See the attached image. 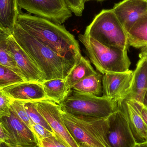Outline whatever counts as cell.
Returning a JSON list of instances; mask_svg holds the SVG:
<instances>
[{
  "mask_svg": "<svg viewBox=\"0 0 147 147\" xmlns=\"http://www.w3.org/2000/svg\"><path fill=\"white\" fill-rule=\"evenodd\" d=\"M17 23L60 56L77 63L80 60L82 56L78 42L63 26L39 16L21 13Z\"/></svg>",
  "mask_w": 147,
  "mask_h": 147,
  "instance_id": "cell-1",
  "label": "cell"
},
{
  "mask_svg": "<svg viewBox=\"0 0 147 147\" xmlns=\"http://www.w3.org/2000/svg\"><path fill=\"white\" fill-rule=\"evenodd\" d=\"M12 35L43 73L45 80L65 79L77 64L53 51L29 34L17 23Z\"/></svg>",
  "mask_w": 147,
  "mask_h": 147,
  "instance_id": "cell-2",
  "label": "cell"
},
{
  "mask_svg": "<svg viewBox=\"0 0 147 147\" xmlns=\"http://www.w3.org/2000/svg\"><path fill=\"white\" fill-rule=\"evenodd\" d=\"M78 39L91 62L100 73L104 74L129 70L131 62L127 51L101 44L85 34H80Z\"/></svg>",
  "mask_w": 147,
  "mask_h": 147,
  "instance_id": "cell-3",
  "label": "cell"
},
{
  "mask_svg": "<svg viewBox=\"0 0 147 147\" xmlns=\"http://www.w3.org/2000/svg\"><path fill=\"white\" fill-rule=\"evenodd\" d=\"M61 116L68 131L78 145L92 147H111L107 138V118L71 115L61 110Z\"/></svg>",
  "mask_w": 147,
  "mask_h": 147,
  "instance_id": "cell-4",
  "label": "cell"
},
{
  "mask_svg": "<svg viewBox=\"0 0 147 147\" xmlns=\"http://www.w3.org/2000/svg\"><path fill=\"white\" fill-rule=\"evenodd\" d=\"M84 34L105 45L128 51L127 33L112 9H102L96 15Z\"/></svg>",
  "mask_w": 147,
  "mask_h": 147,
  "instance_id": "cell-5",
  "label": "cell"
},
{
  "mask_svg": "<svg viewBox=\"0 0 147 147\" xmlns=\"http://www.w3.org/2000/svg\"><path fill=\"white\" fill-rule=\"evenodd\" d=\"M59 105L62 111L71 115L96 118H107L118 109L116 103L104 96L72 91Z\"/></svg>",
  "mask_w": 147,
  "mask_h": 147,
  "instance_id": "cell-6",
  "label": "cell"
},
{
  "mask_svg": "<svg viewBox=\"0 0 147 147\" xmlns=\"http://www.w3.org/2000/svg\"><path fill=\"white\" fill-rule=\"evenodd\" d=\"M20 8L62 25L72 16L65 0H18Z\"/></svg>",
  "mask_w": 147,
  "mask_h": 147,
  "instance_id": "cell-7",
  "label": "cell"
},
{
  "mask_svg": "<svg viewBox=\"0 0 147 147\" xmlns=\"http://www.w3.org/2000/svg\"><path fill=\"white\" fill-rule=\"evenodd\" d=\"M134 71L111 72L103 74V96L117 104L126 99L130 93L133 83Z\"/></svg>",
  "mask_w": 147,
  "mask_h": 147,
  "instance_id": "cell-8",
  "label": "cell"
},
{
  "mask_svg": "<svg viewBox=\"0 0 147 147\" xmlns=\"http://www.w3.org/2000/svg\"><path fill=\"white\" fill-rule=\"evenodd\" d=\"M39 112L46 120L52 129L69 147H80L68 131L61 116L59 105L51 100L35 102Z\"/></svg>",
  "mask_w": 147,
  "mask_h": 147,
  "instance_id": "cell-9",
  "label": "cell"
},
{
  "mask_svg": "<svg viewBox=\"0 0 147 147\" xmlns=\"http://www.w3.org/2000/svg\"><path fill=\"white\" fill-rule=\"evenodd\" d=\"M107 119V138L111 147H134L136 143L123 112L118 109Z\"/></svg>",
  "mask_w": 147,
  "mask_h": 147,
  "instance_id": "cell-10",
  "label": "cell"
},
{
  "mask_svg": "<svg viewBox=\"0 0 147 147\" xmlns=\"http://www.w3.org/2000/svg\"><path fill=\"white\" fill-rule=\"evenodd\" d=\"M8 45L10 54L25 81L41 84L45 81L43 73L18 45L13 35L9 36Z\"/></svg>",
  "mask_w": 147,
  "mask_h": 147,
  "instance_id": "cell-11",
  "label": "cell"
},
{
  "mask_svg": "<svg viewBox=\"0 0 147 147\" xmlns=\"http://www.w3.org/2000/svg\"><path fill=\"white\" fill-rule=\"evenodd\" d=\"M0 121L12 136L17 147H34L39 145L33 132L10 107L9 116L0 118Z\"/></svg>",
  "mask_w": 147,
  "mask_h": 147,
  "instance_id": "cell-12",
  "label": "cell"
},
{
  "mask_svg": "<svg viewBox=\"0 0 147 147\" xmlns=\"http://www.w3.org/2000/svg\"><path fill=\"white\" fill-rule=\"evenodd\" d=\"M113 12L127 33L147 12V0H123L116 3Z\"/></svg>",
  "mask_w": 147,
  "mask_h": 147,
  "instance_id": "cell-13",
  "label": "cell"
},
{
  "mask_svg": "<svg viewBox=\"0 0 147 147\" xmlns=\"http://www.w3.org/2000/svg\"><path fill=\"white\" fill-rule=\"evenodd\" d=\"M12 100L24 102H36L49 100L41 84L25 82L16 83L1 89Z\"/></svg>",
  "mask_w": 147,
  "mask_h": 147,
  "instance_id": "cell-14",
  "label": "cell"
},
{
  "mask_svg": "<svg viewBox=\"0 0 147 147\" xmlns=\"http://www.w3.org/2000/svg\"><path fill=\"white\" fill-rule=\"evenodd\" d=\"M126 117L136 144L147 142V127L134 101L126 99L117 104Z\"/></svg>",
  "mask_w": 147,
  "mask_h": 147,
  "instance_id": "cell-15",
  "label": "cell"
},
{
  "mask_svg": "<svg viewBox=\"0 0 147 147\" xmlns=\"http://www.w3.org/2000/svg\"><path fill=\"white\" fill-rule=\"evenodd\" d=\"M147 92V60L142 57L140 58L134 71L131 91L126 99L143 104Z\"/></svg>",
  "mask_w": 147,
  "mask_h": 147,
  "instance_id": "cell-16",
  "label": "cell"
},
{
  "mask_svg": "<svg viewBox=\"0 0 147 147\" xmlns=\"http://www.w3.org/2000/svg\"><path fill=\"white\" fill-rule=\"evenodd\" d=\"M18 0H0V29L12 35L20 14Z\"/></svg>",
  "mask_w": 147,
  "mask_h": 147,
  "instance_id": "cell-17",
  "label": "cell"
},
{
  "mask_svg": "<svg viewBox=\"0 0 147 147\" xmlns=\"http://www.w3.org/2000/svg\"><path fill=\"white\" fill-rule=\"evenodd\" d=\"M41 84L47 98L59 105L72 92L66 89L65 79H54L45 80Z\"/></svg>",
  "mask_w": 147,
  "mask_h": 147,
  "instance_id": "cell-18",
  "label": "cell"
},
{
  "mask_svg": "<svg viewBox=\"0 0 147 147\" xmlns=\"http://www.w3.org/2000/svg\"><path fill=\"white\" fill-rule=\"evenodd\" d=\"M102 75L96 72L75 84L71 88L74 92L101 96L102 94Z\"/></svg>",
  "mask_w": 147,
  "mask_h": 147,
  "instance_id": "cell-19",
  "label": "cell"
},
{
  "mask_svg": "<svg viewBox=\"0 0 147 147\" xmlns=\"http://www.w3.org/2000/svg\"><path fill=\"white\" fill-rule=\"evenodd\" d=\"M96 72L94 70L90 61L82 56L80 60L74 65L65 78L66 89L69 91H72L71 88L74 85L85 78Z\"/></svg>",
  "mask_w": 147,
  "mask_h": 147,
  "instance_id": "cell-20",
  "label": "cell"
},
{
  "mask_svg": "<svg viewBox=\"0 0 147 147\" xmlns=\"http://www.w3.org/2000/svg\"><path fill=\"white\" fill-rule=\"evenodd\" d=\"M129 46L137 49L147 45V12L127 33Z\"/></svg>",
  "mask_w": 147,
  "mask_h": 147,
  "instance_id": "cell-21",
  "label": "cell"
},
{
  "mask_svg": "<svg viewBox=\"0 0 147 147\" xmlns=\"http://www.w3.org/2000/svg\"><path fill=\"white\" fill-rule=\"evenodd\" d=\"M9 35L0 29V64L8 67L22 76L9 52L8 45Z\"/></svg>",
  "mask_w": 147,
  "mask_h": 147,
  "instance_id": "cell-22",
  "label": "cell"
},
{
  "mask_svg": "<svg viewBox=\"0 0 147 147\" xmlns=\"http://www.w3.org/2000/svg\"><path fill=\"white\" fill-rule=\"evenodd\" d=\"M21 75L2 65L0 64V89L16 83L25 82Z\"/></svg>",
  "mask_w": 147,
  "mask_h": 147,
  "instance_id": "cell-23",
  "label": "cell"
},
{
  "mask_svg": "<svg viewBox=\"0 0 147 147\" xmlns=\"http://www.w3.org/2000/svg\"><path fill=\"white\" fill-rule=\"evenodd\" d=\"M24 105L32 123L39 124L49 131L54 133L46 120L37 109L35 102H24Z\"/></svg>",
  "mask_w": 147,
  "mask_h": 147,
  "instance_id": "cell-24",
  "label": "cell"
},
{
  "mask_svg": "<svg viewBox=\"0 0 147 147\" xmlns=\"http://www.w3.org/2000/svg\"><path fill=\"white\" fill-rule=\"evenodd\" d=\"M24 102L18 100H12L10 108L32 130V122L24 107Z\"/></svg>",
  "mask_w": 147,
  "mask_h": 147,
  "instance_id": "cell-25",
  "label": "cell"
},
{
  "mask_svg": "<svg viewBox=\"0 0 147 147\" xmlns=\"http://www.w3.org/2000/svg\"><path fill=\"white\" fill-rule=\"evenodd\" d=\"M12 100L0 89V118L9 116Z\"/></svg>",
  "mask_w": 147,
  "mask_h": 147,
  "instance_id": "cell-26",
  "label": "cell"
},
{
  "mask_svg": "<svg viewBox=\"0 0 147 147\" xmlns=\"http://www.w3.org/2000/svg\"><path fill=\"white\" fill-rule=\"evenodd\" d=\"M40 147H69L56 134L38 142Z\"/></svg>",
  "mask_w": 147,
  "mask_h": 147,
  "instance_id": "cell-27",
  "label": "cell"
},
{
  "mask_svg": "<svg viewBox=\"0 0 147 147\" xmlns=\"http://www.w3.org/2000/svg\"><path fill=\"white\" fill-rule=\"evenodd\" d=\"M31 127L32 130L38 140V142L43 139L52 136L55 134L49 131L45 127L33 123L32 122Z\"/></svg>",
  "mask_w": 147,
  "mask_h": 147,
  "instance_id": "cell-28",
  "label": "cell"
},
{
  "mask_svg": "<svg viewBox=\"0 0 147 147\" xmlns=\"http://www.w3.org/2000/svg\"><path fill=\"white\" fill-rule=\"evenodd\" d=\"M68 7L76 16H82L85 8L84 0H65Z\"/></svg>",
  "mask_w": 147,
  "mask_h": 147,
  "instance_id": "cell-29",
  "label": "cell"
},
{
  "mask_svg": "<svg viewBox=\"0 0 147 147\" xmlns=\"http://www.w3.org/2000/svg\"><path fill=\"white\" fill-rule=\"evenodd\" d=\"M6 147H17L9 133L0 121V146Z\"/></svg>",
  "mask_w": 147,
  "mask_h": 147,
  "instance_id": "cell-30",
  "label": "cell"
},
{
  "mask_svg": "<svg viewBox=\"0 0 147 147\" xmlns=\"http://www.w3.org/2000/svg\"><path fill=\"white\" fill-rule=\"evenodd\" d=\"M134 101L139 110L142 120L144 121V123L147 127V106L144 105L143 104L140 103L135 101Z\"/></svg>",
  "mask_w": 147,
  "mask_h": 147,
  "instance_id": "cell-31",
  "label": "cell"
},
{
  "mask_svg": "<svg viewBox=\"0 0 147 147\" xmlns=\"http://www.w3.org/2000/svg\"><path fill=\"white\" fill-rule=\"evenodd\" d=\"M139 57L140 58L145 57L147 60V45L141 48L140 52L139 54Z\"/></svg>",
  "mask_w": 147,
  "mask_h": 147,
  "instance_id": "cell-32",
  "label": "cell"
},
{
  "mask_svg": "<svg viewBox=\"0 0 147 147\" xmlns=\"http://www.w3.org/2000/svg\"><path fill=\"white\" fill-rule=\"evenodd\" d=\"M134 147H147V142L141 144H136Z\"/></svg>",
  "mask_w": 147,
  "mask_h": 147,
  "instance_id": "cell-33",
  "label": "cell"
},
{
  "mask_svg": "<svg viewBox=\"0 0 147 147\" xmlns=\"http://www.w3.org/2000/svg\"><path fill=\"white\" fill-rule=\"evenodd\" d=\"M143 104L146 106H147V92L146 94V96L145 97V98L144 99V102H143Z\"/></svg>",
  "mask_w": 147,
  "mask_h": 147,
  "instance_id": "cell-34",
  "label": "cell"
},
{
  "mask_svg": "<svg viewBox=\"0 0 147 147\" xmlns=\"http://www.w3.org/2000/svg\"><path fill=\"white\" fill-rule=\"evenodd\" d=\"M79 146L80 147H92L84 144V143H80V144H79Z\"/></svg>",
  "mask_w": 147,
  "mask_h": 147,
  "instance_id": "cell-35",
  "label": "cell"
},
{
  "mask_svg": "<svg viewBox=\"0 0 147 147\" xmlns=\"http://www.w3.org/2000/svg\"><path fill=\"white\" fill-rule=\"evenodd\" d=\"M105 1V0H84L85 2L88 1Z\"/></svg>",
  "mask_w": 147,
  "mask_h": 147,
  "instance_id": "cell-36",
  "label": "cell"
},
{
  "mask_svg": "<svg viewBox=\"0 0 147 147\" xmlns=\"http://www.w3.org/2000/svg\"><path fill=\"white\" fill-rule=\"evenodd\" d=\"M40 147V146L39 145H37V146H34V147Z\"/></svg>",
  "mask_w": 147,
  "mask_h": 147,
  "instance_id": "cell-37",
  "label": "cell"
},
{
  "mask_svg": "<svg viewBox=\"0 0 147 147\" xmlns=\"http://www.w3.org/2000/svg\"><path fill=\"white\" fill-rule=\"evenodd\" d=\"M0 147H1V146H0Z\"/></svg>",
  "mask_w": 147,
  "mask_h": 147,
  "instance_id": "cell-38",
  "label": "cell"
}]
</instances>
